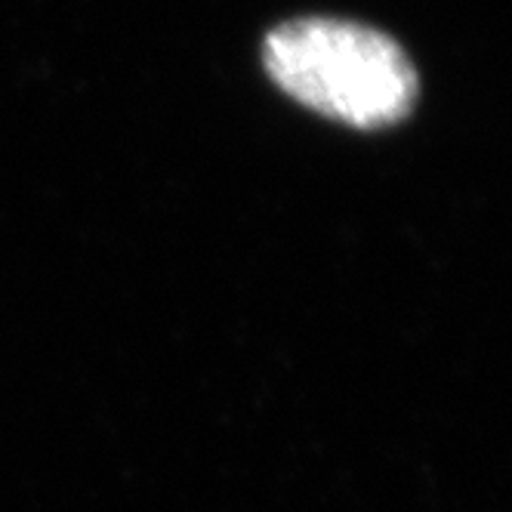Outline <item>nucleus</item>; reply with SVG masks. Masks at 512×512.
Segmentation results:
<instances>
[{
	"label": "nucleus",
	"instance_id": "1",
	"mask_svg": "<svg viewBox=\"0 0 512 512\" xmlns=\"http://www.w3.org/2000/svg\"><path fill=\"white\" fill-rule=\"evenodd\" d=\"M269 78L300 105L358 130L401 124L420 96V75L386 31L303 16L272 28L263 41Z\"/></svg>",
	"mask_w": 512,
	"mask_h": 512
}]
</instances>
